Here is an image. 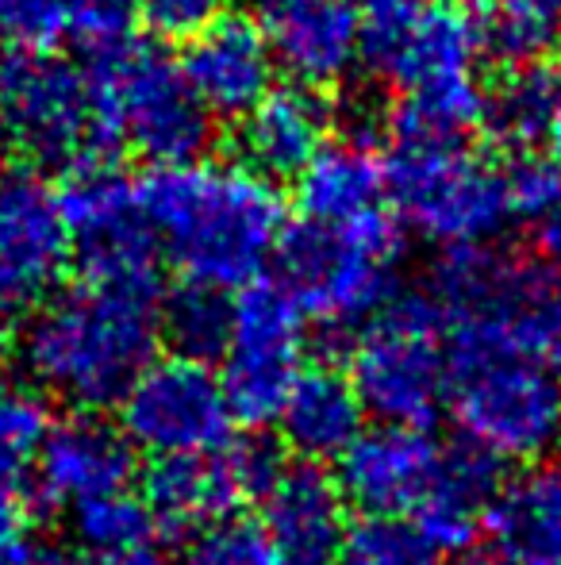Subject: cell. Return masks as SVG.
<instances>
[{"label":"cell","mask_w":561,"mask_h":565,"mask_svg":"<svg viewBox=\"0 0 561 565\" xmlns=\"http://www.w3.org/2000/svg\"><path fill=\"white\" fill-rule=\"evenodd\" d=\"M150 531H154V515L142 500L128 497V492L74 508V535L82 546H89L93 558L139 551V546H147Z\"/></svg>","instance_id":"30"},{"label":"cell","mask_w":561,"mask_h":565,"mask_svg":"<svg viewBox=\"0 0 561 565\" xmlns=\"http://www.w3.org/2000/svg\"><path fill=\"white\" fill-rule=\"evenodd\" d=\"M346 565H446L442 554L404 520L366 515L346 539Z\"/></svg>","instance_id":"31"},{"label":"cell","mask_w":561,"mask_h":565,"mask_svg":"<svg viewBox=\"0 0 561 565\" xmlns=\"http://www.w3.org/2000/svg\"><path fill=\"white\" fill-rule=\"evenodd\" d=\"M281 435L292 454L315 461L343 458L366 431V404L354 393V381L335 365L304 370L281 408Z\"/></svg>","instance_id":"23"},{"label":"cell","mask_w":561,"mask_h":565,"mask_svg":"<svg viewBox=\"0 0 561 565\" xmlns=\"http://www.w3.org/2000/svg\"><path fill=\"white\" fill-rule=\"evenodd\" d=\"M262 531L278 565H338L350 539L346 497L320 466H284L262 497Z\"/></svg>","instance_id":"18"},{"label":"cell","mask_w":561,"mask_h":565,"mask_svg":"<svg viewBox=\"0 0 561 565\" xmlns=\"http://www.w3.org/2000/svg\"><path fill=\"white\" fill-rule=\"evenodd\" d=\"M362 23V58L385 74L412 28L423 20L431 0H354Z\"/></svg>","instance_id":"33"},{"label":"cell","mask_w":561,"mask_h":565,"mask_svg":"<svg viewBox=\"0 0 561 565\" xmlns=\"http://www.w3.org/2000/svg\"><path fill=\"white\" fill-rule=\"evenodd\" d=\"M158 246L204 289L255 285L278 258L284 204L262 173L235 162H185L154 170L142 185Z\"/></svg>","instance_id":"1"},{"label":"cell","mask_w":561,"mask_h":565,"mask_svg":"<svg viewBox=\"0 0 561 565\" xmlns=\"http://www.w3.org/2000/svg\"><path fill=\"white\" fill-rule=\"evenodd\" d=\"M442 447L427 431L412 427H374L362 431L358 443L338 458V489L346 504L362 508L366 515L400 520L416 512L439 473Z\"/></svg>","instance_id":"17"},{"label":"cell","mask_w":561,"mask_h":565,"mask_svg":"<svg viewBox=\"0 0 561 565\" xmlns=\"http://www.w3.org/2000/svg\"><path fill=\"white\" fill-rule=\"evenodd\" d=\"M69 258L85 285L150 300L158 292V235L147 216L142 185L105 162L77 166L58 193Z\"/></svg>","instance_id":"10"},{"label":"cell","mask_w":561,"mask_h":565,"mask_svg":"<svg viewBox=\"0 0 561 565\" xmlns=\"http://www.w3.org/2000/svg\"><path fill=\"white\" fill-rule=\"evenodd\" d=\"M0 565H74L69 554L54 543H39V539H20L12 551L0 554Z\"/></svg>","instance_id":"37"},{"label":"cell","mask_w":561,"mask_h":565,"mask_svg":"<svg viewBox=\"0 0 561 565\" xmlns=\"http://www.w3.org/2000/svg\"><path fill=\"white\" fill-rule=\"evenodd\" d=\"M558 82H561V70L547 66V62L516 66L488 93L485 127L504 147H535L542 139V131H547Z\"/></svg>","instance_id":"27"},{"label":"cell","mask_w":561,"mask_h":565,"mask_svg":"<svg viewBox=\"0 0 561 565\" xmlns=\"http://www.w3.org/2000/svg\"><path fill=\"white\" fill-rule=\"evenodd\" d=\"M542 142L550 147V154L561 162V82L554 93V105H550V119H547V131H542Z\"/></svg>","instance_id":"39"},{"label":"cell","mask_w":561,"mask_h":565,"mask_svg":"<svg viewBox=\"0 0 561 565\" xmlns=\"http://www.w3.org/2000/svg\"><path fill=\"white\" fill-rule=\"evenodd\" d=\"M427 297L457 339L519 358H539L561 342V266L550 258L488 246L446 250L434 258Z\"/></svg>","instance_id":"3"},{"label":"cell","mask_w":561,"mask_h":565,"mask_svg":"<svg viewBox=\"0 0 561 565\" xmlns=\"http://www.w3.org/2000/svg\"><path fill=\"white\" fill-rule=\"evenodd\" d=\"M185 565H278V554H273L262 523L231 515V520L193 531Z\"/></svg>","instance_id":"32"},{"label":"cell","mask_w":561,"mask_h":565,"mask_svg":"<svg viewBox=\"0 0 561 565\" xmlns=\"http://www.w3.org/2000/svg\"><path fill=\"white\" fill-rule=\"evenodd\" d=\"M389 189V158L366 139H331L296 178V209L308 224H346L366 212Z\"/></svg>","instance_id":"26"},{"label":"cell","mask_w":561,"mask_h":565,"mask_svg":"<svg viewBox=\"0 0 561 565\" xmlns=\"http://www.w3.org/2000/svg\"><path fill=\"white\" fill-rule=\"evenodd\" d=\"M136 8L154 35L185 39V43L231 15V0H136Z\"/></svg>","instance_id":"35"},{"label":"cell","mask_w":561,"mask_h":565,"mask_svg":"<svg viewBox=\"0 0 561 565\" xmlns=\"http://www.w3.org/2000/svg\"><path fill=\"white\" fill-rule=\"evenodd\" d=\"M327 142L331 105L304 85L273 89L255 113L239 119V154L247 170L262 173L266 181H296Z\"/></svg>","instance_id":"21"},{"label":"cell","mask_w":561,"mask_h":565,"mask_svg":"<svg viewBox=\"0 0 561 565\" xmlns=\"http://www.w3.org/2000/svg\"><path fill=\"white\" fill-rule=\"evenodd\" d=\"M558 565H561V562H558Z\"/></svg>","instance_id":"44"},{"label":"cell","mask_w":561,"mask_h":565,"mask_svg":"<svg viewBox=\"0 0 561 565\" xmlns=\"http://www.w3.org/2000/svg\"><path fill=\"white\" fill-rule=\"evenodd\" d=\"M231 404L212 365L154 358L120 401V431L150 458H188L231 443Z\"/></svg>","instance_id":"13"},{"label":"cell","mask_w":561,"mask_h":565,"mask_svg":"<svg viewBox=\"0 0 561 565\" xmlns=\"http://www.w3.org/2000/svg\"><path fill=\"white\" fill-rule=\"evenodd\" d=\"M85 74L108 150L128 147L158 170L201 162L212 142V116L193 93L181 62L123 39L93 54Z\"/></svg>","instance_id":"5"},{"label":"cell","mask_w":561,"mask_h":565,"mask_svg":"<svg viewBox=\"0 0 561 565\" xmlns=\"http://www.w3.org/2000/svg\"><path fill=\"white\" fill-rule=\"evenodd\" d=\"M550 377L558 381V388H561V342L554 350H550Z\"/></svg>","instance_id":"42"},{"label":"cell","mask_w":561,"mask_h":565,"mask_svg":"<svg viewBox=\"0 0 561 565\" xmlns=\"http://www.w3.org/2000/svg\"><path fill=\"white\" fill-rule=\"evenodd\" d=\"M162 335L170 339L173 354L188 362L208 365L212 358H224L231 339V300L204 285H185L165 300Z\"/></svg>","instance_id":"28"},{"label":"cell","mask_w":561,"mask_h":565,"mask_svg":"<svg viewBox=\"0 0 561 565\" xmlns=\"http://www.w3.org/2000/svg\"><path fill=\"white\" fill-rule=\"evenodd\" d=\"M404 238L381 209L346 224H300L278 246V285L327 328L374 323L392 305Z\"/></svg>","instance_id":"4"},{"label":"cell","mask_w":561,"mask_h":565,"mask_svg":"<svg viewBox=\"0 0 561 565\" xmlns=\"http://www.w3.org/2000/svg\"><path fill=\"white\" fill-rule=\"evenodd\" d=\"M470 565H504L500 558H493V554H485V558H473Z\"/></svg>","instance_id":"43"},{"label":"cell","mask_w":561,"mask_h":565,"mask_svg":"<svg viewBox=\"0 0 561 565\" xmlns=\"http://www.w3.org/2000/svg\"><path fill=\"white\" fill-rule=\"evenodd\" d=\"M389 193L404 224L446 250L485 246L516 220L504 166H493L462 142H397V154L389 158Z\"/></svg>","instance_id":"9"},{"label":"cell","mask_w":561,"mask_h":565,"mask_svg":"<svg viewBox=\"0 0 561 565\" xmlns=\"http://www.w3.org/2000/svg\"><path fill=\"white\" fill-rule=\"evenodd\" d=\"M154 342L150 300L82 285L31 312L15 335V354L43 393L93 416L128 396L154 362Z\"/></svg>","instance_id":"2"},{"label":"cell","mask_w":561,"mask_h":565,"mask_svg":"<svg viewBox=\"0 0 561 565\" xmlns=\"http://www.w3.org/2000/svg\"><path fill=\"white\" fill-rule=\"evenodd\" d=\"M262 31L273 46V58L304 89L338 85L362 58V23L354 0H312L266 15Z\"/></svg>","instance_id":"20"},{"label":"cell","mask_w":561,"mask_h":565,"mask_svg":"<svg viewBox=\"0 0 561 565\" xmlns=\"http://www.w3.org/2000/svg\"><path fill=\"white\" fill-rule=\"evenodd\" d=\"M504 181H508V201L516 220L542 224L561 204V173L547 158H516L504 166Z\"/></svg>","instance_id":"34"},{"label":"cell","mask_w":561,"mask_h":565,"mask_svg":"<svg viewBox=\"0 0 561 565\" xmlns=\"http://www.w3.org/2000/svg\"><path fill=\"white\" fill-rule=\"evenodd\" d=\"M519 4L535 8V12H539V15H547V20L561 23V0H519Z\"/></svg>","instance_id":"41"},{"label":"cell","mask_w":561,"mask_h":565,"mask_svg":"<svg viewBox=\"0 0 561 565\" xmlns=\"http://www.w3.org/2000/svg\"><path fill=\"white\" fill-rule=\"evenodd\" d=\"M46 435H51V412L43 396L0 377V481L20 484V477L43 450Z\"/></svg>","instance_id":"29"},{"label":"cell","mask_w":561,"mask_h":565,"mask_svg":"<svg viewBox=\"0 0 561 565\" xmlns=\"http://www.w3.org/2000/svg\"><path fill=\"white\" fill-rule=\"evenodd\" d=\"M28 531V497L15 481H0V554L12 551Z\"/></svg>","instance_id":"36"},{"label":"cell","mask_w":561,"mask_h":565,"mask_svg":"<svg viewBox=\"0 0 561 565\" xmlns=\"http://www.w3.org/2000/svg\"><path fill=\"white\" fill-rule=\"evenodd\" d=\"M0 135L43 166L105 162L89 74L54 51H15L0 62Z\"/></svg>","instance_id":"11"},{"label":"cell","mask_w":561,"mask_h":565,"mask_svg":"<svg viewBox=\"0 0 561 565\" xmlns=\"http://www.w3.org/2000/svg\"><path fill=\"white\" fill-rule=\"evenodd\" d=\"M136 0H0V46L8 51H54L82 43L93 54L128 39Z\"/></svg>","instance_id":"25"},{"label":"cell","mask_w":561,"mask_h":565,"mask_svg":"<svg viewBox=\"0 0 561 565\" xmlns=\"http://www.w3.org/2000/svg\"><path fill=\"white\" fill-rule=\"evenodd\" d=\"M300 308L281 285L255 281L231 305V339L224 350L219 385L239 424L262 427L281 416L304 354Z\"/></svg>","instance_id":"12"},{"label":"cell","mask_w":561,"mask_h":565,"mask_svg":"<svg viewBox=\"0 0 561 565\" xmlns=\"http://www.w3.org/2000/svg\"><path fill=\"white\" fill-rule=\"evenodd\" d=\"M39 492L54 508H82L93 500L128 492L136 477V447L120 427L100 416H69L54 424L35 458Z\"/></svg>","instance_id":"19"},{"label":"cell","mask_w":561,"mask_h":565,"mask_svg":"<svg viewBox=\"0 0 561 565\" xmlns=\"http://www.w3.org/2000/svg\"><path fill=\"white\" fill-rule=\"evenodd\" d=\"M250 4H255L266 20V15H278V12H284V8H296V4H312V0H250Z\"/></svg>","instance_id":"40"},{"label":"cell","mask_w":561,"mask_h":565,"mask_svg":"<svg viewBox=\"0 0 561 565\" xmlns=\"http://www.w3.org/2000/svg\"><path fill=\"white\" fill-rule=\"evenodd\" d=\"M500 489V461L465 439L454 443V447L442 450L439 473H434L420 508L412 512V527L439 554L465 551L477 539Z\"/></svg>","instance_id":"22"},{"label":"cell","mask_w":561,"mask_h":565,"mask_svg":"<svg viewBox=\"0 0 561 565\" xmlns=\"http://www.w3.org/2000/svg\"><path fill=\"white\" fill-rule=\"evenodd\" d=\"M485 31L470 0H431L385 77L404 89L397 142H462L488 116V89L477 66Z\"/></svg>","instance_id":"6"},{"label":"cell","mask_w":561,"mask_h":565,"mask_svg":"<svg viewBox=\"0 0 561 565\" xmlns=\"http://www.w3.org/2000/svg\"><path fill=\"white\" fill-rule=\"evenodd\" d=\"M89 565H170L154 546H139V551H123V554H105V558H93Z\"/></svg>","instance_id":"38"},{"label":"cell","mask_w":561,"mask_h":565,"mask_svg":"<svg viewBox=\"0 0 561 565\" xmlns=\"http://www.w3.org/2000/svg\"><path fill=\"white\" fill-rule=\"evenodd\" d=\"M450 404L465 443L496 461H539L561 443V388L535 358L450 335Z\"/></svg>","instance_id":"7"},{"label":"cell","mask_w":561,"mask_h":565,"mask_svg":"<svg viewBox=\"0 0 561 565\" xmlns=\"http://www.w3.org/2000/svg\"><path fill=\"white\" fill-rule=\"evenodd\" d=\"M284 473L270 439L227 443L224 450L158 458L147 473V508L170 531H201L231 520L242 500H262Z\"/></svg>","instance_id":"14"},{"label":"cell","mask_w":561,"mask_h":565,"mask_svg":"<svg viewBox=\"0 0 561 565\" xmlns=\"http://www.w3.org/2000/svg\"><path fill=\"white\" fill-rule=\"evenodd\" d=\"M446 331V316L427 292L392 300L350 354V381L366 412L389 427H431L450 396Z\"/></svg>","instance_id":"8"},{"label":"cell","mask_w":561,"mask_h":565,"mask_svg":"<svg viewBox=\"0 0 561 565\" xmlns=\"http://www.w3.org/2000/svg\"><path fill=\"white\" fill-rule=\"evenodd\" d=\"M181 70H185L201 105L208 108V116L247 119L278 89L273 85L278 58H273L262 23L235 12L212 23L196 39H188Z\"/></svg>","instance_id":"16"},{"label":"cell","mask_w":561,"mask_h":565,"mask_svg":"<svg viewBox=\"0 0 561 565\" xmlns=\"http://www.w3.org/2000/svg\"><path fill=\"white\" fill-rule=\"evenodd\" d=\"M69 262L58 193L35 173H0V320L23 312L58 285Z\"/></svg>","instance_id":"15"},{"label":"cell","mask_w":561,"mask_h":565,"mask_svg":"<svg viewBox=\"0 0 561 565\" xmlns=\"http://www.w3.org/2000/svg\"><path fill=\"white\" fill-rule=\"evenodd\" d=\"M493 558L504 565L561 562V469L539 466L496 492L485 515Z\"/></svg>","instance_id":"24"}]
</instances>
